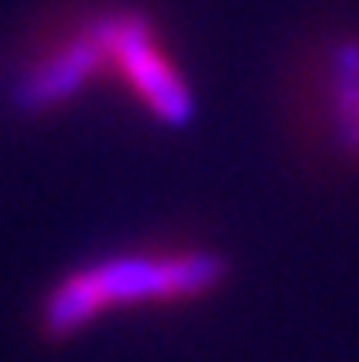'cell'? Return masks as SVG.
Here are the masks:
<instances>
[{"label": "cell", "mask_w": 359, "mask_h": 362, "mask_svg": "<svg viewBox=\"0 0 359 362\" xmlns=\"http://www.w3.org/2000/svg\"><path fill=\"white\" fill-rule=\"evenodd\" d=\"M107 81L161 124H183L195 114V95L176 55L136 8H103L45 33L18 74V103L26 110H55Z\"/></svg>", "instance_id": "cell-1"}, {"label": "cell", "mask_w": 359, "mask_h": 362, "mask_svg": "<svg viewBox=\"0 0 359 362\" xmlns=\"http://www.w3.org/2000/svg\"><path fill=\"white\" fill-rule=\"evenodd\" d=\"M227 264L209 249H147L70 271L40 304V329L67 340L114 311L173 308L220 289Z\"/></svg>", "instance_id": "cell-2"}, {"label": "cell", "mask_w": 359, "mask_h": 362, "mask_svg": "<svg viewBox=\"0 0 359 362\" xmlns=\"http://www.w3.org/2000/svg\"><path fill=\"white\" fill-rule=\"evenodd\" d=\"M326 143L345 165L359 168V33L334 37L315 66Z\"/></svg>", "instance_id": "cell-3"}]
</instances>
